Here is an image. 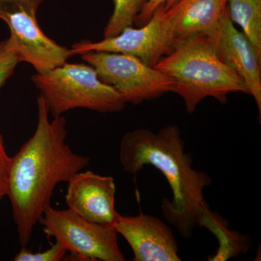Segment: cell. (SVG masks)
<instances>
[{"instance_id":"cell-11","label":"cell","mask_w":261,"mask_h":261,"mask_svg":"<svg viewBox=\"0 0 261 261\" xmlns=\"http://www.w3.org/2000/svg\"><path fill=\"white\" fill-rule=\"evenodd\" d=\"M67 183L68 208L92 222L114 226L120 214L115 205L116 187L112 176L82 170Z\"/></svg>"},{"instance_id":"cell-18","label":"cell","mask_w":261,"mask_h":261,"mask_svg":"<svg viewBox=\"0 0 261 261\" xmlns=\"http://www.w3.org/2000/svg\"><path fill=\"white\" fill-rule=\"evenodd\" d=\"M179 0H148L144 8L137 15L135 21L139 27L145 25L152 18L156 10L163 6L166 10L169 9Z\"/></svg>"},{"instance_id":"cell-5","label":"cell","mask_w":261,"mask_h":261,"mask_svg":"<svg viewBox=\"0 0 261 261\" xmlns=\"http://www.w3.org/2000/svg\"><path fill=\"white\" fill-rule=\"evenodd\" d=\"M45 0H0V19L8 25L7 47L20 63L44 73L67 63L70 49L47 37L39 27L37 10Z\"/></svg>"},{"instance_id":"cell-13","label":"cell","mask_w":261,"mask_h":261,"mask_svg":"<svg viewBox=\"0 0 261 261\" xmlns=\"http://www.w3.org/2000/svg\"><path fill=\"white\" fill-rule=\"evenodd\" d=\"M226 8L261 59V0H228Z\"/></svg>"},{"instance_id":"cell-6","label":"cell","mask_w":261,"mask_h":261,"mask_svg":"<svg viewBox=\"0 0 261 261\" xmlns=\"http://www.w3.org/2000/svg\"><path fill=\"white\" fill-rule=\"evenodd\" d=\"M80 56L93 67L99 80L116 89L126 104L137 106L173 92L174 88V81L170 75L146 65L137 57L95 51Z\"/></svg>"},{"instance_id":"cell-15","label":"cell","mask_w":261,"mask_h":261,"mask_svg":"<svg viewBox=\"0 0 261 261\" xmlns=\"http://www.w3.org/2000/svg\"><path fill=\"white\" fill-rule=\"evenodd\" d=\"M67 251L61 244L56 243L44 251L34 252L29 250L27 246L22 247L20 252L15 255V261H61L64 260Z\"/></svg>"},{"instance_id":"cell-16","label":"cell","mask_w":261,"mask_h":261,"mask_svg":"<svg viewBox=\"0 0 261 261\" xmlns=\"http://www.w3.org/2000/svg\"><path fill=\"white\" fill-rule=\"evenodd\" d=\"M19 63L18 58L7 47L6 40L0 41V91Z\"/></svg>"},{"instance_id":"cell-12","label":"cell","mask_w":261,"mask_h":261,"mask_svg":"<svg viewBox=\"0 0 261 261\" xmlns=\"http://www.w3.org/2000/svg\"><path fill=\"white\" fill-rule=\"evenodd\" d=\"M228 0H179L165 11L176 45L187 38L208 34L218 25Z\"/></svg>"},{"instance_id":"cell-9","label":"cell","mask_w":261,"mask_h":261,"mask_svg":"<svg viewBox=\"0 0 261 261\" xmlns=\"http://www.w3.org/2000/svg\"><path fill=\"white\" fill-rule=\"evenodd\" d=\"M216 55L246 84L250 95L255 99L261 114V59L243 32L235 28L226 8L214 30L205 34Z\"/></svg>"},{"instance_id":"cell-14","label":"cell","mask_w":261,"mask_h":261,"mask_svg":"<svg viewBox=\"0 0 261 261\" xmlns=\"http://www.w3.org/2000/svg\"><path fill=\"white\" fill-rule=\"evenodd\" d=\"M114 10L104 29V38L115 37L133 27L137 15L148 0H113Z\"/></svg>"},{"instance_id":"cell-7","label":"cell","mask_w":261,"mask_h":261,"mask_svg":"<svg viewBox=\"0 0 261 261\" xmlns=\"http://www.w3.org/2000/svg\"><path fill=\"white\" fill-rule=\"evenodd\" d=\"M48 238H54L75 260L125 261L114 226L92 222L70 209L48 207L39 220Z\"/></svg>"},{"instance_id":"cell-17","label":"cell","mask_w":261,"mask_h":261,"mask_svg":"<svg viewBox=\"0 0 261 261\" xmlns=\"http://www.w3.org/2000/svg\"><path fill=\"white\" fill-rule=\"evenodd\" d=\"M12 158L7 153L3 136L0 134V200L8 195Z\"/></svg>"},{"instance_id":"cell-8","label":"cell","mask_w":261,"mask_h":261,"mask_svg":"<svg viewBox=\"0 0 261 261\" xmlns=\"http://www.w3.org/2000/svg\"><path fill=\"white\" fill-rule=\"evenodd\" d=\"M165 11L163 6L160 7L145 25L137 29L127 27L115 37L104 38L99 42L75 43L70 48L72 54L80 56L89 51L121 53L137 57L146 65L154 67L176 45Z\"/></svg>"},{"instance_id":"cell-4","label":"cell","mask_w":261,"mask_h":261,"mask_svg":"<svg viewBox=\"0 0 261 261\" xmlns=\"http://www.w3.org/2000/svg\"><path fill=\"white\" fill-rule=\"evenodd\" d=\"M53 117L76 108L101 113L121 112L126 102L116 89L99 80L90 65L65 63L32 75Z\"/></svg>"},{"instance_id":"cell-2","label":"cell","mask_w":261,"mask_h":261,"mask_svg":"<svg viewBox=\"0 0 261 261\" xmlns=\"http://www.w3.org/2000/svg\"><path fill=\"white\" fill-rule=\"evenodd\" d=\"M119 161L130 174H137L145 166L163 173L173 193L172 200H163V214L181 236L191 237L210 210L203 191L212 180L205 171L192 168L193 160L185 152L178 126L169 125L157 133L145 128L127 132L120 143Z\"/></svg>"},{"instance_id":"cell-1","label":"cell","mask_w":261,"mask_h":261,"mask_svg":"<svg viewBox=\"0 0 261 261\" xmlns=\"http://www.w3.org/2000/svg\"><path fill=\"white\" fill-rule=\"evenodd\" d=\"M49 110L37 97V123L32 137L12 158L8 197L19 242H30L36 225L48 207L56 187L68 182L88 166L89 158L75 152L67 143V121L49 119Z\"/></svg>"},{"instance_id":"cell-3","label":"cell","mask_w":261,"mask_h":261,"mask_svg":"<svg viewBox=\"0 0 261 261\" xmlns=\"http://www.w3.org/2000/svg\"><path fill=\"white\" fill-rule=\"evenodd\" d=\"M154 68L174 81L173 92L183 99L189 114L195 113L206 97H214L224 105L229 94L250 95L243 79L221 61L205 34H195L180 42Z\"/></svg>"},{"instance_id":"cell-10","label":"cell","mask_w":261,"mask_h":261,"mask_svg":"<svg viewBox=\"0 0 261 261\" xmlns=\"http://www.w3.org/2000/svg\"><path fill=\"white\" fill-rule=\"evenodd\" d=\"M118 234L129 244L134 261H180L178 246L167 224L152 215H120L114 224Z\"/></svg>"}]
</instances>
